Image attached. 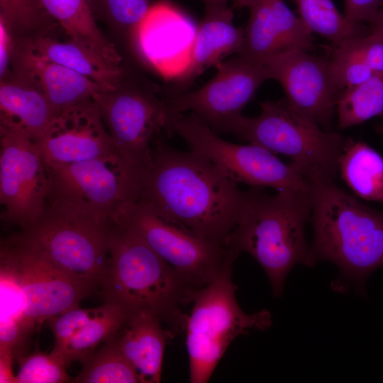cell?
<instances>
[{
    "label": "cell",
    "instance_id": "cell-1",
    "mask_svg": "<svg viewBox=\"0 0 383 383\" xmlns=\"http://www.w3.org/2000/svg\"><path fill=\"white\" fill-rule=\"evenodd\" d=\"M245 199L246 191L207 158L192 150L174 148L161 133L154 139L150 163L138 177L135 201L168 222L226 245Z\"/></svg>",
    "mask_w": 383,
    "mask_h": 383
},
{
    "label": "cell",
    "instance_id": "cell-2",
    "mask_svg": "<svg viewBox=\"0 0 383 383\" xmlns=\"http://www.w3.org/2000/svg\"><path fill=\"white\" fill-rule=\"evenodd\" d=\"M306 175L313 253L317 261L335 263L344 278L362 288L367 276L383 265V211L346 193L330 174L313 170Z\"/></svg>",
    "mask_w": 383,
    "mask_h": 383
},
{
    "label": "cell",
    "instance_id": "cell-3",
    "mask_svg": "<svg viewBox=\"0 0 383 383\" xmlns=\"http://www.w3.org/2000/svg\"><path fill=\"white\" fill-rule=\"evenodd\" d=\"M310 214V192L269 195L264 187H252L246 191L240 217L226 245L238 254L249 253L267 275L274 295L279 296L294 265L311 267L317 261L305 238Z\"/></svg>",
    "mask_w": 383,
    "mask_h": 383
},
{
    "label": "cell",
    "instance_id": "cell-4",
    "mask_svg": "<svg viewBox=\"0 0 383 383\" xmlns=\"http://www.w3.org/2000/svg\"><path fill=\"white\" fill-rule=\"evenodd\" d=\"M104 303L128 316L149 311L163 323L183 329L192 287L138 235L113 219L108 262L99 287Z\"/></svg>",
    "mask_w": 383,
    "mask_h": 383
},
{
    "label": "cell",
    "instance_id": "cell-5",
    "mask_svg": "<svg viewBox=\"0 0 383 383\" xmlns=\"http://www.w3.org/2000/svg\"><path fill=\"white\" fill-rule=\"evenodd\" d=\"M235 259L226 262L219 274L206 285L189 292L193 306L186 315L184 327L192 383L209 382L231 342L250 330H265L272 323L271 313L263 309L245 313L235 298L232 280Z\"/></svg>",
    "mask_w": 383,
    "mask_h": 383
},
{
    "label": "cell",
    "instance_id": "cell-6",
    "mask_svg": "<svg viewBox=\"0 0 383 383\" xmlns=\"http://www.w3.org/2000/svg\"><path fill=\"white\" fill-rule=\"evenodd\" d=\"M112 221L47 201L43 215L16 233L58 268L94 290L108 262Z\"/></svg>",
    "mask_w": 383,
    "mask_h": 383
},
{
    "label": "cell",
    "instance_id": "cell-7",
    "mask_svg": "<svg viewBox=\"0 0 383 383\" xmlns=\"http://www.w3.org/2000/svg\"><path fill=\"white\" fill-rule=\"evenodd\" d=\"M260 113L242 116L233 133L272 152L289 157L305 173L319 170L335 176L346 138L322 129L286 99L260 103Z\"/></svg>",
    "mask_w": 383,
    "mask_h": 383
},
{
    "label": "cell",
    "instance_id": "cell-8",
    "mask_svg": "<svg viewBox=\"0 0 383 383\" xmlns=\"http://www.w3.org/2000/svg\"><path fill=\"white\" fill-rule=\"evenodd\" d=\"M92 99L117 155L138 179L150 163L154 139L165 131L168 111L161 89L127 70L113 89Z\"/></svg>",
    "mask_w": 383,
    "mask_h": 383
},
{
    "label": "cell",
    "instance_id": "cell-9",
    "mask_svg": "<svg viewBox=\"0 0 383 383\" xmlns=\"http://www.w3.org/2000/svg\"><path fill=\"white\" fill-rule=\"evenodd\" d=\"M165 132L181 137L192 150L204 156L235 182L272 187L277 192L310 191L306 174L294 163L285 164L254 143L227 142L192 113L169 112Z\"/></svg>",
    "mask_w": 383,
    "mask_h": 383
},
{
    "label": "cell",
    "instance_id": "cell-10",
    "mask_svg": "<svg viewBox=\"0 0 383 383\" xmlns=\"http://www.w3.org/2000/svg\"><path fill=\"white\" fill-rule=\"evenodd\" d=\"M114 220L138 235L193 288L211 282L238 253L226 245L199 237L154 213L144 204H123Z\"/></svg>",
    "mask_w": 383,
    "mask_h": 383
},
{
    "label": "cell",
    "instance_id": "cell-11",
    "mask_svg": "<svg viewBox=\"0 0 383 383\" xmlns=\"http://www.w3.org/2000/svg\"><path fill=\"white\" fill-rule=\"evenodd\" d=\"M46 166L47 201L111 221L123 204L136 199L138 179L117 155Z\"/></svg>",
    "mask_w": 383,
    "mask_h": 383
},
{
    "label": "cell",
    "instance_id": "cell-12",
    "mask_svg": "<svg viewBox=\"0 0 383 383\" xmlns=\"http://www.w3.org/2000/svg\"><path fill=\"white\" fill-rule=\"evenodd\" d=\"M0 270L17 284L26 319L37 327L79 306L94 290L58 268L13 233L1 243Z\"/></svg>",
    "mask_w": 383,
    "mask_h": 383
},
{
    "label": "cell",
    "instance_id": "cell-13",
    "mask_svg": "<svg viewBox=\"0 0 383 383\" xmlns=\"http://www.w3.org/2000/svg\"><path fill=\"white\" fill-rule=\"evenodd\" d=\"M215 76L194 91L161 94L170 113L196 115L215 133H233L243 108L262 84L270 78L267 67L235 55L216 67Z\"/></svg>",
    "mask_w": 383,
    "mask_h": 383
},
{
    "label": "cell",
    "instance_id": "cell-14",
    "mask_svg": "<svg viewBox=\"0 0 383 383\" xmlns=\"http://www.w3.org/2000/svg\"><path fill=\"white\" fill-rule=\"evenodd\" d=\"M50 189L38 143L0 128L1 219L23 231L44 213Z\"/></svg>",
    "mask_w": 383,
    "mask_h": 383
},
{
    "label": "cell",
    "instance_id": "cell-15",
    "mask_svg": "<svg viewBox=\"0 0 383 383\" xmlns=\"http://www.w3.org/2000/svg\"><path fill=\"white\" fill-rule=\"evenodd\" d=\"M264 65L270 78L281 84L292 107L331 131L340 90L329 59L296 50L276 56Z\"/></svg>",
    "mask_w": 383,
    "mask_h": 383
},
{
    "label": "cell",
    "instance_id": "cell-16",
    "mask_svg": "<svg viewBox=\"0 0 383 383\" xmlns=\"http://www.w3.org/2000/svg\"><path fill=\"white\" fill-rule=\"evenodd\" d=\"M196 26L168 1L150 5L132 45L139 57L166 79L177 80L189 65Z\"/></svg>",
    "mask_w": 383,
    "mask_h": 383
},
{
    "label": "cell",
    "instance_id": "cell-17",
    "mask_svg": "<svg viewBox=\"0 0 383 383\" xmlns=\"http://www.w3.org/2000/svg\"><path fill=\"white\" fill-rule=\"evenodd\" d=\"M38 144L46 163L68 164L117 155L92 98L60 111Z\"/></svg>",
    "mask_w": 383,
    "mask_h": 383
},
{
    "label": "cell",
    "instance_id": "cell-18",
    "mask_svg": "<svg viewBox=\"0 0 383 383\" xmlns=\"http://www.w3.org/2000/svg\"><path fill=\"white\" fill-rule=\"evenodd\" d=\"M249 11L240 56L264 65L288 52L313 49L312 32L283 0H258Z\"/></svg>",
    "mask_w": 383,
    "mask_h": 383
},
{
    "label": "cell",
    "instance_id": "cell-19",
    "mask_svg": "<svg viewBox=\"0 0 383 383\" xmlns=\"http://www.w3.org/2000/svg\"><path fill=\"white\" fill-rule=\"evenodd\" d=\"M11 74L32 83L58 113L105 90L88 77L38 55L22 40L15 39Z\"/></svg>",
    "mask_w": 383,
    "mask_h": 383
},
{
    "label": "cell",
    "instance_id": "cell-20",
    "mask_svg": "<svg viewBox=\"0 0 383 383\" xmlns=\"http://www.w3.org/2000/svg\"><path fill=\"white\" fill-rule=\"evenodd\" d=\"M244 29L233 23V13L228 4L205 6V12L196 26L189 66L176 80L179 84H191L202 72L240 53Z\"/></svg>",
    "mask_w": 383,
    "mask_h": 383
},
{
    "label": "cell",
    "instance_id": "cell-21",
    "mask_svg": "<svg viewBox=\"0 0 383 383\" xmlns=\"http://www.w3.org/2000/svg\"><path fill=\"white\" fill-rule=\"evenodd\" d=\"M0 82V128L38 143L57 111L28 80L11 74Z\"/></svg>",
    "mask_w": 383,
    "mask_h": 383
},
{
    "label": "cell",
    "instance_id": "cell-22",
    "mask_svg": "<svg viewBox=\"0 0 383 383\" xmlns=\"http://www.w3.org/2000/svg\"><path fill=\"white\" fill-rule=\"evenodd\" d=\"M168 336L163 322L146 311L128 315L116 334L121 350L138 373L139 382L161 381L164 350Z\"/></svg>",
    "mask_w": 383,
    "mask_h": 383
},
{
    "label": "cell",
    "instance_id": "cell-23",
    "mask_svg": "<svg viewBox=\"0 0 383 383\" xmlns=\"http://www.w3.org/2000/svg\"><path fill=\"white\" fill-rule=\"evenodd\" d=\"M23 40L38 55L62 65L101 86L113 89L128 70L114 66L103 57L74 42L61 41L50 35H36Z\"/></svg>",
    "mask_w": 383,
    "mask_h": 383
},
{
    "label": "cell",
    "instance_id": "cell-24",
    "mask_svg": "<svg viewBox=\"0 0 383 383\" xmlns=\"http://www.w3.org/2000/svg\"><path fill=\"white\" fill-rule=\"evenodd\" d=\"M39 1L70 40L96 53L110 64L122 66V56L99 28L88 0Z\"/></svg>",
    "mask_w": 383,
    "mask_h": 383
},
{
    "label": "cell",
    "instance_id": "cell-25",
    "mask_svg": "<svg viewBox=\"0 0 383 383\" xmlns=\"http://www.w3.org/2000/svg\"><path fill=\"white\" fill-rule=\"evenodd\" d=\"M338 170L357 196L383 202V157L367 144L346 138Z\"/></svg>",
    "mask_w": 383,
    "mask_h": 383
},
{
    "label": "cell",
    "instance_id": "cell-26",
    "mask_svg": "<svg viewBox=\"0 0 383 383\" xmlns=\"http://www.w3.org/2000/svg\"><path fill=\"white\" fill-rule=\"evenodd\" d=\"M301 19L311 31L338 47L370 33L363 23L354 22L339 12L332 0H294Z\"/></svg>",
    "mask_w": 383,
    "mask_h": 383
},
{
    "label": "cell",
    "instance_id": "cell-27",
    "mask_svg": "<svg viewBox=\"0 0 383 383\" xmlns=\"http://www.w3.org/2000/svg\"><path fill=\"white\" fill-rule=\"evenodd\" d=\"M81 362L82 368L72 380L77 383H136L138 373L121 350L116 335Z\"/></svg>",
    "mask_w": 383,
    "mask_h": 383
},
{
    "label": "cell",
    "instance_id": "cell-28",
    "mask_svg": "<svg viewBox=\"0 0 383 383\" xmlns=\"http://www.w3.org/2000/svg\"><path fill=\"white\" fill-rule=\"evenodd\" d=\"M128 315L118 306L104 303L98 313L72 338L61 360L67 367L74 361L82 362L87 356L113 337Z\"/></svg>",
    "mask_w": 383,
    "mask_h": 383
},
{
    "label": "cell",
    "instance_id": "cell-29",
    "mask_svg": "<svg viewBox=\"0 0 383 383\" xmlns=\"http://www.w3.org/2000/svg\"><path fill=\"white\" fill-rule=\"evenodd\" d=\"M338 127L345 129L374 116L383 117V75L341 90L336 100Z\"/></svg>",
    "mask_w": 383,
    "mask_h": 383
},
{
    "label": "cell",
    "instance_id": "cell-30",
    "mask_svg": "<svg viewBox=\"0 0 383 383\" xmlns=\"http://www.w3.org/2000/svg\"><path fill=\"white\" fill-rule=\"evenodd\" d=\"M0 18L15 39L50 35L58 23L50 16L39 0H0Z\"/></svg>",
    "mask_w": 383,
    "mask_h": 383
},
{
    "label": "cell",
    "instance_id": "cell-31",
    "mask_svg": "<svg viewBox=\"0 0 383 383\" xmlns=\"http://www.w3.org/2000/svg\"><path fill=\"white\" fill-rule=\"evenodd\" d=\"M95 17L128 36L146 14L150 0H88Z\"/></svg>",
    "mask_w": 383,
    "mask_h": 383
},
{
    "label": "cell",
    "instance_id": "cell-32",
    "mask_svg": "<svg viewBox=\"0 0 383 383\" xmlns=\"http://www.w3.org/2000/svg\"><path fill=\"white\" fill-rule=\"evenodd\" d=\"M361 38L332 49L329 60L340 91L360 84L374 74L363 55Z\"/></svg>",
    "mask_w": 383,
    "mask_h": 383
},
{
    "label": "cell",
    "instance_id": "cell-33",
    "mask_svg": "<svg viewBox=\"0 0 383 383\" xmlns=\"http://www.w3.org/2000/svg\"><path fill=\"white\" fill-rule=\"evenodd\" d=\"M18 370L15 383H64L72 380L66 371L67 366L59 357L40 351L36 348L32 353L17 360Z\"/></svg>",
    "mask_w": 383,
    "mask_h": 383
},
{
    "label": "cell",
    "instance_id": "cell-34",
    "mask_svg": "<svg viewBox=\"0 0 383 383\" xmlns=\"http://www.w3.org/2000/svg\"><path fill=\"white\" fill-rule=\"evenodd\" d=\"M100 306L70 309L48 320L54 336V346L50 353L61 359L72 338L99 311Z\"/></svg>",
    "mask_w": 383,
    "mask_h": 383
},
{
    "label": "cell",
    "instance_id": "cell-35",
    "mask_svg": "<svg viewBox=\"0 0 383 383\" xmlns=\"http://www.w3.org/2000/svg\"><path fill=\"white\" fill-rule=\"evenodd\" d=\"M344 15L350 21L370 23L383 4V0H343Z\"/></svg>",
    "mask_w": 383,
    "mask_h": 383
},
{
    "label": "cell",
    "instance_id": "cell-36",
    "mask_svg": "<svg viewBox=\"0 0 383 383\" xmlns=\"http://www.w3.org/2000/svg\"><path fill=\"white\" fill-rule=\"evenodd\" d=\"M15 38L2 18H0V80L9 76Z\"/></svg>",
    "mask_w": 383,
    "mask_h": 383
},
{
    "label": "cell",
    "instance_id": "cell-37",
    "mask_svg": "<svg viewBox=\"0 0 383 383\" xmlns=\"http://www.w3.org/2000/svg\"><path fill=\"white\" fill-rule=\"evenodd\" d=\"M360 43L365 59L374 74L383 75V40L368 34L360 38Z\"/></svg>",
    "mask_w": 383,
    "mask_h": 383
},
{
    "label": "cell",
    "instance_id": "cell-38",
    "mask_svg": "<svg viewBox=\"0 0 383 383\" xmlns=\"http://www.w3.org/2000/svg\"><path fill=\"white\" fill-rule=\"evenodd\" d=\"M14 358L7 353H0V382L15 383L16 375H13L11 365Z\"/></svg>",
    "mask_w": 383,
    "mask_h": 383
},
{
    "label": "cell",
    "instance_id": "cell-39",
    "mask_svg": "<svg viewBox=\"0 0 383 383\" xmlns=\"http://www.w3.org/2000/svg\"><path fill=\"white\" fill-rule=\"evenodd\" d=\"M369 24V35L383 40V4Z\"/></svg>",
    "mask_w": 383,
    "mask_h": 383
},
{
    "label": "cell",
    "instance_id": "cell-40",
    "mask_svg": "<svg viewBox=\"0 0 383 383\" xmlns=\"http://www.w3.org/2000/svg\"><path fill=\"white\" fill-rule=\"evenodd\" d=\"M235 6L238 8H250L252 6H253L258 0H232Z\"/></svg>",
    "mask_w": 383,
    "mask_h": 383
},
{
    "label": "cell",
    "instance_id": "cell-41",
    "mask_svg": "<svg viewBox=\"0 0 383 383\" xmlns=\"http://www.w3.org/2000/svg\"><path fill=\"white\" fill-rule=\"evenodd\" d=\"M205 6L228 4L229 0H201Z\"/></svg>",
    "mask_w": 383,
    "mask_h": 383
},
{
    "label": "cell",
    "instance_id": "cell-42",
    "mask_svg": "<svg viewBox=\"0 0 383 383\" xmlns=\"http://www.w3.org/2000/svg\"><path fill=\"white\" fill-rule=\"evenodd\" d=\"M376 131L380 134H383V123L376 127Z\"/></svg>",
    "mask_w": 383,
    "mask_h": 383
}]
</instances>
